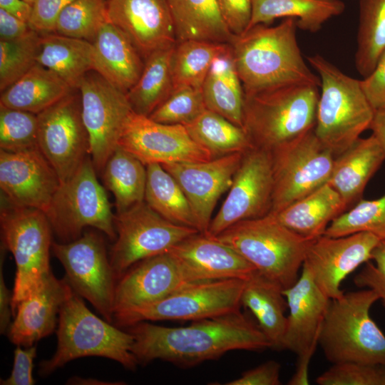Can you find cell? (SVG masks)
Listing matches in <instances>:
<instances>
[{
  "instance_id": "50",
  "label": "cell",
  "mask_w": 385,
  "mask_h": 385,
  "mask_svg": "<svg viewBox=\"0 0 385 385\" xmlns=\"http://www.w3.org/2000/svg\"><path fill=\"white\" fill-rule=\"evenodd\" d=\"M36 345L23 349L16 345L14 351V364L9 376L1 379V385H33L35 380L33 376L34 361L36 356Z\"/></svg>"
},
{
  "instance_id": "51",
  "label": "cell",
  "mask_w": 385,
  "mask_h": 385,
  "mask_svg": "<svg viewBox=\"0 0 385 385\" xmlns=\"http://www.w3.org/2000/svg\"><path fill=\"white\" fill-rule=\"evenodd\" d=\"M360 81L364 93L374 110L385 109V50L372 72Z\"/></svg>"
},
{
  "instance_id": "57",
  "label": "cell",
  "mask_w": 385,
  "mask_h": 385,
  "mask_svg": "<svg viewBox=\"0 0 385 385\" xmlns=\"http://www.w3.org/2000/svg\"><path fill=\"white\" fill-rule=\"evenodd\" d=\"M369 129L378 141L385 158V109L375 111Z\"/></svg>"
},
{
  "instance_id": "32",
  "label": "cell",
  "mask_w": 385,
  "mask_h": 385,
  "mask_svg": "<svg viewBox=\"0 0 385 385\" xmlns=\"http://www.w3.org/2000/svg\"><path fill=\"white\" fill-rule=\"evenodd\" d=\"M201 89L207 109L243 128L245 92L230 46L215 59Z\"/></svg>"
},
{
  "instance_id": "25",
  "label": "cell",
  "mask_w": 385,
  "mask_h": 385,
  "mask_svg": "<svg viewBox=\"0 0 385 385\" xmlns=\"http://www.w3.org/2000/svg\"><path fill=\"white\" fill-rule=\"evenodd\" d=\"M289 309L283 349L300 355L317 346L330 299L302 266L297 282L282 291Z\"/></svg>"
},
{
  "instance_id": "45",
  "label": "cell",
  "mask_w": 385,
  "mask_h": 385,
  "mask_svg": "<svg viewBox=\"0 0 385 385\" xmlns=\"http://www.w3.org/2000/svg\"><path fill=\"white\" fill-rule=\"evenodd\" d=\"M206 108L201 88L183 86L174 88L148 117L161 123L185 125Z\"/></svg>"
},
{
  "instance_id": "30",
  "label": "cell",
  "mask_w": 385,
  "mask_h": 385,
  "mask_svg": "<svg viewBox=\"0 0 385 385\" xmlns=\"http://www.w3.org/2000/svg\"><path fill=\"white\" fill-rule=\"evenodd\" d=\"M37 63L78 89L85 75L93 70V43L54 32L41 34Z\"/></svg>"
},
{
  "instance_id": "17",
  "label": "cell",
  "mask_w": 385,
  "mask_h": 385,
  "mask_svg": "<svg viewBox=\"0 0 385 385\" xmlns=\"http://www.w3.org/2000/svg\"><path fill=\"white\" fill-rule=\"evenodd\" d=\"M118 145L145 165L212 159L192 139L185 125L158 123L134 111L125 123Z\"/></svg>"
},
{
  "instance_id": "58",
  "label": "cell",
  "mask_w": 385,
  "mask_h": 385,
  "mask_svg": "<svg viewBox=\"0 0 385 385\" xmlns=\"http://www.w3.org/2000/svg\"><path fill=\"white\" fill-rule=\"evenodd\" d=\"M71 385H119L124 384L122 381H105L94 378H82L80 376L71 377L66 382Z\"/></svg>"
},
{
  "instance_id": "34",
  "label": "cell",
  "mask_w": 385,
  "mask_h": 385,
  "mask_svg": "<svg viewBox=\"0 0 385 385\" xmlns=\"http://www.w3.org/2000/svg\"><path fill=\"white\" fill-rule=\"evenodd\" d=\"M252 18L247 29L270 24L277 18H293L297 27L314 33L329 19L345 9L341 0H251Z\"/></svg>"
},
{
  "instance_id": "38",
  "label": "cell",
  "mask_w": 385,
  "mask_h": 385,
  "mask_svg": "<svg viewBox=\"0 0 385 385\" xmlns=\"http://www.w3.org/2000/svg\"><path fill=\"white\" fill-rule=\"evenodd\" d=\"M185 127L212 158L245 153L253 148L243 128L207 108Z\"/></svg>"
},
{
  "instance_id": "29",
  "label": "cell",
  "mask_w": 385,
  "mask_h": 385,
  "mask_svg": "<svg viewBox=\"0 0 385 385\" xmlns=\"http://www.w3.org/2000/svg\"><path fill=\"white\" fill-rule=\"evenodd\" d=\"M283 290L277 283L255 272L245 280L241 296V304L253 314L271 349L277 350L283 349L287 321Z\"/></svg>"
},
{
  "instance_id": "36",
  "label": "cell",
  "mask_w": 385,
  "mask_h": 385,
  "mask_svg": "<svg viewBox=\"0 0 385 385\" xmlns=\"http://www.w3.org/2000/svg\"><path fill=\"white\" fill-rule=\"evenodd\" d=\"M102 174L106 187L114 195L116 213L144 201L146 165L128 151L118 145L106 163Z\"/></svg>"
},
{
  "instance_id": "13",
  "label": "cell",
  "mask_w": 385,
  "mask_h": 385,
  "mask_svg": "<svg viewBox=\"0 0 385 385\" xmlns=\"http://www.w3.org/2000/svg\"><path fill=\"white\" fill-rule=\"evenodd\" d=\"M51 250L73 289L112 323L117 278L102 237L85 232L68 242H52Z\"/></svg>"
},
{
  "instance_id": "46",
  "label": "cell",
  "mask_w": 385,
  "mask_h": 385,
  "mask_svg": "<svg viewBox=\"0 0 385 385\" xmlns=\"http://www.w3.org/2000/svg\"><path fill=\"white\" fill-rule=\"evenodd\" d=\"M316 382L319 385H385V366L353 361L333 364Z\"/></svg>"
},
{
  "instance_id": "23",
  "label": "cell",
  "mask_w": 385,
  "mask_h": 385,
  "mask_svg": "<svg viewBox=\"0 0 385 385\" xmlns=\"http://www.w3.org/2000/svg\"><path fill=\"white\" fill-rule=\"evenodd\" d=\"M183 266L192 282L222 279L247 280L255 267L240 254L215 237L198 232L170 251Z\"/></svg>"
},
{
  "instance_id": "55",
  "label": "cell",
  "mask_w": 385,
  "mask_h": 385,
  "mask_svg": "<svg viewBox=\"0 0 385 385\" xmlns=\"http://www.w3.org/2000/svg\"><path fill=\"white\" fill-rule=\"evenodd\" d=\"M316 347H312L304 353L298 355L299 359L296 370L287 383L289 385H307L309 384L308 374L309 365Z\"/></svg>"
},
{
  "instance_id": "49",
  "label": "cell",
  "mask_w": 385,
  "mask_h": 385,
  "mask_svg": "<svg viewBox=\"0 0 385 385\" xmlns=\"http://www.w3.org/2000/svg\"><path fill=\"white\" fill-rule=\"evenodd\" d=\"M220 15L230 31L237 36L245 32L252 18L251 0H216Z\"/></svg>"
},
{
  "instance_id": "20",
  "label": "cell",
  "mask_w": 385,
  "mask_h": 385,
  "mask_svg": "<svg viewBox=\"0 0 385 385\" xmlns=\"http://www.w3.org/2000/svg\"><path fill=\"white\" fill-rule=\"evenodd\" d=\"M243 153H234L205 162L162 165L175 179L186 196L200 232H207L215 207L220 197L230 189Z\"/></svg>"
},
{
  "instance_id": "16",
  "label": "cell",
  "mask_w": 385,
  "mask_h": 385,
  "mask_svg": "<svg viewBox=\"0 0 385 385\" xmlns=\"http://www.w3.org/2000/svg\"><path fill=\"white\" fill-rule=\"evenodd\" d=\"M228 190L205 234L216 237L239 222L262 217L270 212L273 194L271 153L257 148L245 151Z\"/></svg>"
},
{
  "instance_id": "52",
  "label": "cell",
  "mask_w": 385,
  "mask_h": 385,
  "mask_svg": "<svg viewBox=\"0 0 385 385\" xmlns=\"http://www.w3.org/2000/svg\"><path fill=\"white\" fill-rule=\"evenodd\" d=\"M281 365L275 361H267L241 376L225 383L226 385H279Z\"/></svg>"
},
{
  "instance_id": "43",
  "label": "cell",
  "mask_w": 385,
  "mask_h": 385,
  "mask_svg": "<svg viewBox=\"0 0 385 385\" xmlns=\"http://www.w3.org/2000/svg\"><path fill=\"white\" fill-rule=\"evenodd\" d=\"M41 34L34 30L14 40H0V91L16 82L37 63Z\"/></svg>"
},
{
  "instance_id": "4",
  "label": "cell",
  "mask_w": 385,
  "mask_h": 385,
  "mask_svg": "<svg viewBox=\"0 0 385 385\" xmlns=\"http://www.w3.org/2000/svg\"><path fill=\"white\" fill-rule=\"evenodd\" d=\"M57 338L55 354L39 364L41 376L85 356L110 359L130 370L138 364L131 351L133 335L91 312L71 285L59 310Z\"/></svg>"
},
{
  "instance_id": "8",
  "label": "cell",
  "mask_w": 385,
  "mask_h": 385,
  "mask_svg": "<svg viewBox=\"0 0 385 385\" xmlns=\"http://www.w3.org/2000/svg\"><path fill=\"white\" fill-rule=\"evenodd\" d=\"M45 214L61 242L78 239L86 227L115 240V215L91 155L69 179L60 183Z\"/></svg>"
},
{
  "instance_id": "5",
  "label": "cell",
  "mask_w": 385,
  "mask_h": 385,
  "mask_svg": "<svg viewBox=\"0 0 385 385\" xmlns=\"http://www.w3.org/2000/svg\"><path fill=\"white\" fill-rule=\"evenodd\" d=\"M378 300L376 292L366 288L330 299L318 344L332 364L353 361L385 366V335L369 314Z\"/></svg>"
},
{
  "instance_id": "42",
  "label": "cell",
  "mask_w": 385,
  "mask_h": 385,
  "mask_svg": "<svg viewBox=\"0 0 385 385\" xmlns=\"http://www.w3.org/2000/svg\"><path fill=\"white\" fill-rule=\"evenodd\" d=\"M107 0H74L58 15L55 33L93 42L107 21Z\"/></svg>"
},
{
  "instance_id": "35",
  "label": "cell",
  "mask_w": 385,
  "mask_h": 385,
  "mask_svg": "<svg viewBox=\"0 0 385 385\" xmlns=\"http://www.w3.org/2000/svg\"><path fill=\"white\" fill-rule=\"evenodd\" d=\"M175 45L158 50L144 60L140 78L126 93L135 113L149 116L173 91L171 59Z\"/></svg>"
},
{
  "instance_id": "1",
  "label": "cell",
  "mask_w": 385,
  "mask_h": 385,
  "mask_svg": "<svg viewBox=\"0 0 385 385\" xmlns=\"http://www.w3.org/2000/svg\"><path fill=\"white\" fill-rule=\"evenodd\" d=\"M127 331L133 337L131 351L142 364L160 359L187 368L217 359L230 351L271 348L258 325L240 311L180 327L140 322Z\"/></svg>"
},
{
  "instance_id": "44",
  "label": "cell",
  "mask_w": 385,
  "mask_h": 385,
  "mask_svg": "<svg viewBox=\"0 0 385 385\" xmlns=\"http://www.w3.org/2000/svg\"><path fill=\"white\" fill-rule=\"evenodd\" d=\"M39 148L37 114L0 104V150L19 152Z\"/></svg>"
},
{
  "instance_id": "11",
  "label": "cell",
  "mask_w": 385,
  "mask_h": 385,
  "mask_svg": "<svg viewBox=\"0 0 385 385\" xmlns=\"http://www.w3.org/2000/svg\"><path fill=\"white\" fill-rule=\"evenodd\" d=\"M114 224L116 237L109 258L117 280L138 262L168 252L181 241L200 232L167 220L145 201L116 213Z\"/></svg>"
},
{
  "instance_id": "33",
  "label": "cell",
  "mask_w": 385,
  "mask_h": 385,
  "mask_svg": "<svg viewBox=\"0 0 385 385\" xmlns=\"http://www.w3.org/2000/svg\"><path fill=\"white\" fill-rule=\"evenodd\" d=\"M177 41L201 40L230 43L234 35L225 24L216 0H167Z\"/></svg>"
},
{
  "instance_id": "48",
  "label": "cell",
  "mask_w": 385,
  "mask_h": 385,
  "mask_svg": "<svg viewBox=\"0 0 385 385\" xmlns=\"http://www.w3.org/2000/svg\"><path fill=\"white\" fill-rule=\"evenodd\" d=\"M74 0H36L29 24L40 34L53 33L62 10Z\"/></svg>"
},
{
  "instance_id": "56",
  "label": "cell",
  "mask_w": 385,
  "mask_h": 385,
  "mask_svg": "<svg viewBox=\"0 0 385 385\" xmlns=\"http://www.w3.org/2000/svg\"><path fill=\"white\" fill-rule=\"evenodd\" d=\"M0 9L29 23L32 12V4L24 0H0Z\"/></svg>"
},
{
  "instance_id": "37",
  "label": "cell",
  "mask_w": 385,
  "mask_h": 385,
  "mask_svg": "<svg viewBox=\"0 0 385 385\" xmlns=\"http://www.w3.org/2000/svg\"><path fill=\"white\" fill-rule=\"evenodd\" d=\"M146 169L144 201L167 220L198 230L190 205L175 179L161 164H148Z\"/></svg>"
},
{
  "instance_id": "7",
  "label": "cell",
  "mask_w": 385,
  "mask_h": 385,
  "mask_svg": "<svg viewBox=\"0 0 385 385\" xmlns=\"http://www.w3.org/2000/svg\"><path fill=\"white\" fill-rule=\"evenodd\" d=\"M215 237L232 247L256 272L283 289L298 279L312 241L294 233L269 214L239 222Z\"/></svg>"
},
{
  "instance_id": "24",
  "label": "cell",
  "mask_w": 385,
  "mask_h": 385,
  "mask_svg": "<svg viewBox=\"0 0 385 385\" xmlns=\"http://www.w3.org/2000/svg\"><path fill=\"white\" fill-rule=\"evenodd\" d=\"M69 287L66 278L58 279L51 272L16 307L7 331L9 340L27 347L51 334Z\"/></svg>"
},
{
  "instance_id": "9",
  "label": "cell",
  "mask_w": 385,
  "mask_h": 385,
  "mask_svg": "<svg viewBox=\"0 0 385 385\" xmlns=\"http://www.w3.org/2000/svg\"><path fill=\"white\" fill-rule=\"evenodd\" d=\"M7 203L1 208L0 224L3 246L13 255L16 267L11 302L14 314L20 302L51 272L52 229L43 211Z\"/></svg>"
},
{
  "instance_id": "53",
  "label": "cell",
  "mask_w": 385,
  "mask_h": 385,
  "mask_svg": "<svg viewBox=\"0 0 385 385\" xmlns=\"http://www.w3.org/2000/svg\"><path fill=\"white\" fill-rule=\"evenodd\" d=\"M31 30L28 22L0 9V40L17 39Z\"/></svg>"
},
{
  "instance_id": "59",
  "label": "cell",
  "mask_w": 385,
  "mask_h": 385,
  "mask_svg": "<svg viewBox=\"0 0 385 385\" xmlns=\"http://www.w3.org/2000/svg\"><path fill=\"white\" fill-rule=\"evenodd\" d=\"M24 1L28 2L29 4H33L36 0H24Z\"/></svg>"
},
{
  "instance_id": "2",
  "label": "cell",
  "mask_w": 385,
  "mask_h": 385,
  "mask_svg": "<svg viewBox=\"0 0 385 385\" xmlns=\"http://www.w3.org/2000/svg\"><path fill=\"white\" fill-rule=\"evenodd\" d=\"M269 25L256 24L229 43L244 91L292 83L320 87L319 76L307 66L298 46L296 19Z\"/></svg>"
},
{
  "instance_id": "3",
  "label": "cell",
  "mask_w": 385,
  "mask_h": 385,
  "mask_svg": "<svg viewBox=\"0 0 385 385\" xmlns=\"http://www.w3.org/2000/svg\"><path fill=\"white\" fill-rule=\"evenodd\" d=\"M319 88L292 83L244 91L243 128L253 148L272 152L314 130Z\"/></svg>"
},
{
  "instance_id": "22",
  "label": "cell",
  "mask_w": 385,
  "mask_h": 385,
  "mask_svg": "<svg viewBox=\"0 0 385 385\" xmlns=\"http://www.w3.org/2000/svg\"><path fill=\"white\" fill-rule=\"evenodd\" d=\"M108 19L130 40L143 60L177 42L167 0H107Z\"/></svg>"
},
{
  "instance_id": "47",
  "label": "cell",
  "mask_w": 385,
  "mask_h": 385,
  "mask_svg": "<svg viewBox=\"0 0 385 385\" xmlns=\"http://www.w3.org/2000/svg\"><path fill=\"white\" fill-rule=\"evenodd\" d=\"M371 260L354 277V283L359 288L372 289L385 308V240H380L374 249Z\"/></svg>"
},
{
  "instance_id": "39",
  "label": "cell",
  "mask_w": 385,
  "mask_h": 385,
  "mask_svg": "<svg viewBox=\"0 0 385 385\" xmlns=\"http://www.w3.org/2000/svg\"><path fill=\"white\" fill-rule=\"evenodd\" d=\"M229 48V43L220 42L177 41L171 59L174 88L188 86L201 88L215 59Z\"/></svg>"
},
{
  "instance_id": "10",
  "label": "cell",
  "mask_w": 385,
  "mask_h": 385,
  "mask_svg": "<svg viewBox=\"0 0 385 385\" xmlns=\"http://www.w3.org/2000/svg\"><path fill=\"white\" fill-rule=\"evenodd\" d=\"M245 280L222 279L191 283L156 302L117 313V327L140 322L198 321L240 310Z\"/></svg>"
},
{
  "instance_id": "31",
  "label": "cell",
  "mask_w": 385,
  "mask_h": 385,
  "mask_svg": "<svg viewBox=\"0 0 385 385\" xmlns=\"http://www.w3.org/2000/svg\"><path fill=\"white\" fill-rule=\"evenodd\" d=\"M73 90L56 73L36 63L1 92L0 104L38 114Z\"/></svg>"
},
{
  "instance_id": "12",
  "label": "cell",
  "mask_w": 385,
  "mask_h": 385,
  "mask_svg": "<svg viewBox=\"0 0 385 385\" xmlns=\"http://www.w3.org/2000/svg\"><path fill=\"white\" fill-rule=\"evenodd\" d=\"M273 194L270 213L277 212L327 183L334 155L314 130L270 152Z\"/></svg>"
},
{
  "instance_id": "26",
  "label": "cell",
  "mask_w": 385,
  "mask_h": 385,
  "mask_svg": "<svg viewBox=\"0 0 385 385\" xmlns=\"http://www.w3.org/2000/svg\"><path fill=\"white\" fill-rule=\"evenodd\" d=\"M384 160L383 151L373 135L359 138L334 157L327 183L338 192L349 209L361 199L368 182Z\"/></svg>"
},
{
  "instance_id": "18",
  "label": "cell",
  "mask_w": 385,
  "mask_h": 385,
  "mask_svg": "<svg viewBox=\"0 0 385 385\" xmlns=\"http://www.w3.org/2000/svg\"><path fill=\"white\" fill-rule=\"evenodd\" d=\"M380 240L366 232L342 237L322 235L310 242L302 266L327 297L336 299L344 294L340 288L344 279L371 260L372 252Z\"/></svg>"
},
{
  "instance_id": "15",
  "label": "cell",
  "mask_w": 385,
  "mask_h": 385,
  "mask_svg": "<svg viewBox=\"0 0 385 385\" xmlns=\"http://www.w3.org/2000/svg\"><path fill=\"white\" fill-rule=\"evenodd\" d=\"M74 90L37 114L39 149L56 170L61 183L69 179L90 155L81 95Z\"/></svg>"
},
{
  "instance_id": "14",
  "label": "cell",
  "mask_w": 385,
  "mask_h": 385,
  "mask_svg": "<svg viewBox=\"0 0 385 385\" xmlns=\"http://www.w3.org/2000/svg\"><path fill=\"white\" fill-rule=\"evenodd\" d=\"M81 113L96 173H101L118 146L125 123L133 112L125 92L94 70L88 72L78 88Z\"/></svg>"
},
{
  "instance_id": "41",
  "label": "cell",
  "mask_w": 385,
  "mask_h": 385,
  "mask_svg": "<svg viewBox=\"0 0 385 385\" xmlns=\"http://www.w3.org/2000/svg\"><path fill=\"white\" fill-rule=\"evenodd\" d=\"M369 232L385 240V194L375 200H363L334 218L324 235L342 237Z\"/></svg>"
},
{
  "instance_id": "40",
  "label": "cell",
  "mask_w": 385,
  "mask_h": 385,
  "mask_svg": "<svg viewBox=\"0 0 385 385\" xmlns=\"http://www.w3.org/2000/svg\"><path fill=\"white\" fill-rule=\"evenodd\" d=\"M385 50V0H361L355 64L369 76Z\"/></svg>"
},
{
  "instance_id": "6",
  "label": "cell",
  "mask_w": 385,
  "mask_h": 385,
  "mask_svg": "<svg viewBox=\"0 0 385 385\" xmlns=\"http://www.w3.org/2000/svg\"><path fill=\"white\" fill-rule=\"evenodd\" d=\"M307 60L321 81L314 131L336 156L369 128L375 111L364 93L361 80L346 75L319 54Z\"/></svg>"
},
{
  "instance_id": "28",
  "label": "cell",
  "mask_w": 385,
  "mask_h": 385,
  "mask_svg": "<svg viewBox=\"0 0 385 385\" xmlns=\"http://www.w3.org/2000/svg\"><path fill=\"white\" fill-rule=\"evenodd\" d=\"M346 210L338 192L326 183L282 210L269 215L298 235L313 240L324 235L331 222Z\"/></svg>"
},
{
  "instance_id": "19",
  "label": "cell",
  "mask_w": 385,
  "mask_h": 385,
  "mask_svg": "<svg viewBox=\"0 0 385 385\" xmlns=\"http://www.w3.org/2000/svg\"><path fill=\"white\" fill-rule=\"evenodd\" d=\"M61 182L39 148L19 152L0 150V187L6 201L44 213Z\"/></svg>"
},
{
  "instance_id": "54",
  "label": "cell",
  "mask_w": 385,
  "mask_h": 385,
  "mask_svg": "<svg viewBox=\"0 0 385 385\" xmlns=\"http://www.w3.org/2000/svg\"><path fill=\"white\" fill-rule=\"evenodd\" d=\"M4 255L0 262V332H7L11 324V316L13 315L11 302L13 292L7 288L3 272Z\"/></svg>"
},
{
  "instance_id": "27",
  "label": "cell",
  "mask_w": 385,
  "mask_h": 385,
  "mask_svg": "<svg viewBox=\"0 0 385 385\" xmlns=\"http://www.w3.org/2000/svg\"><path fill=\"white\" fill-rule=\"evenodd\" d=\"M92 43L93 70L127 93L141 75L144 67L142 56L125 34L108 20Z\"/></svg>"
},
{
  "instance_id": "21",
  "label": "cell",
  "mask_w": 385,
  "mask_h": 385,
  "mask_svg": "<svg viewBox=\"0 0 385 385\" xmlns=\"http://www.w3.org/2000/svg\"><path fill=\"white\" fill-rule=\"evenodd\" d=\"M191 283L195 282L169 252L140 260L116 283L114 314L160 301Z\"/></svg>"
}]
</instances>
